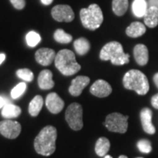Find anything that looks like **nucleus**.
<instances>
[{"mask_svg": "<svg viewBox=\"0 0 158 158\" xmlns=\"http://www.w3.org/2000/svg\"><path fill=\"white\" fill-rule=\"evenodd\" d=\"M56 129L53 126L43 127L35 138L34 146L36 152L43 156H50L56 149Z\"/></svg>", "mask_w": 158, "mask_h": 158, "instance_id": "obj_1", "label": "nucleus"}, {"mask_svg": "<svg viewBox=\"0 0 158 158\" xmlns=\"http://www.w3.org/2000/svg\"><path fill=\"white\" fill-rule=\"evenodd\" d=\"M54 61L56 68L64 76H72L81 70V65L76 62L74 53L68 49L59 51Z\"/></svg>", "mask_w": 158, "mask_h": 158, "instance_id": "obj_2", "label": "nucleus"}, {"mask_svg": "<svg viewBox=\"0 0 158 158\" xmlns=\"http://www.w3.org/2000/svg\"><path fill=\"white\" fill-rule=\"evenodd\" d=\"M101 60H110L113 64L123 65L129 62L130 55L124 52L121 43L112 41L105 45L100 53Z\"/></svg>", "mask_w": 158, "mask_h": 158, "instance_id": "obj_3", "label": "nucleus"}, {"mask_svg": "<svg viewBox=\"0 0 158 158\" xmlns=\"http://www.w3.org/2000/svg\"><path fill=\"white\" fill-rule=\"evenodd\" d=\"M123 85L124 88L135 91L140 95H144L149 90L147 76L138 70H130L126 73L123 78Z\"/></svg>", "mask_w": 158, "mask_h": 158, "instance_id": "obj_4", "label": "nucleus"}, {"mask_svg": "<svg viewBox=\"0 0 158 158\" xmlns=\"http://www.w3.org/2000/svg\"><path fill=\"white\" fill-rule=\"evenodd\" d=\"M80 16L83 26L90 30L98 29L103 21L101 8L97 4H92L87 8L81 10Z\"/></svg>", "mask_w": 158, "mask_h": 158, "instance_id": "obj_5", "label": "nucleus"}, {"mask_svg": "<svg viewBox=\"0 0 158 158\" xmlns=\"http://www.w3.org/2000/svg\"><path fill=\"white\" fill-rule=\"evenodd\" d=\"M65 118L71 129L80 130L83 125V109L80 104L74 102L70 104L65 112Z\"/></svg>", "mask_w": 158, "mask_h": 158, "instance_id": "obj_6", "label": "nucleus"}, {"mask_svg": "<svg viewBox=\"0 0 158 158\" xmlns=\"http://www.w3.org/2000/svg\"><path fill=\"white\" fill-rule=\"evenodd\" d=\"M128 116H124L119 113H112L107 116L105 126L110 132L124 133L127 130Z\"/></svg>", "mask_w": 158, "mask_h": 158, "instance_id": "obj_7", "label": "nucleus"}, {"mask_svg": "<svg viewBox=\"0 0 158 158\" xmlns=\"http://www.w3.org/2000/svg\"><path fill=\"white\" fill-rule=\"evenodd\" d=\"M51 15L59 22H71L75 15L73 9L68 5H58L51 10Z\"/></svg>", "mask_w": 158, "mask_h": 158, "instance_id": "obj_8", "label": "nucleus"}, {"mask_svg": "<svg viewBox=\"0 0 158 158\" xmlns=\"http://www.w3.org/2000/svg\"><path fill=\"white\" fill-rule=\"evenodd\" d=\"M21 131V124L16 121L7 119L0 122V133L4 137L14 139L20 135Z\"/></svg>", "mask_w": 158, "mask_h": 158, "instance_id": "obj_9", "label": "nucleus"}, {"mask_svg": "<svg viewBox=\"0 0 158 158\" xmlns=\"http://www.w3.org/2000/svg\"><path fill=\"white\" fill-rule=\"evenodd\" d=\"M45 106L51 113L56 114L62 111L64 108V102L56 93L51 92L46 97Z\"/></svg>", "mask_w": 158, "mask_h": 158, "instance_id": "obj_10", "label": "nucleus"}, {"mask_svg": "<svg viewBox=\"0 0 158 158\" xmlns=\"http://www.w3.org/2000/svg\"><path fill=\"white\" fill-rule=\"evenodd\" d=\"M56 54L51 48H40L35 53V59L37 62L43 66H48L53 61L55 60Z\"/></svg>", "mask_w": 158, "mask_h": 158, "instance_id": "obj_11", "label": "nucleus"}, {"mask_svg": "<svg viewBox=\"0 0 158 158\" xmlns=\"http://www.w3.org/2000/svg\"><path fill=\"white\" fill-rule=\"evenodd\" d=\"M112 88L107 81L104 80H98L92 85L90 92L98 98H106L111 93Z\"/></svg>", "mask_w": 158, "mask_h": 158, "instance_id": "obj_12", "label": "nucleus"}, {"mask_svg": "<svg viewBox=\"0 0 158 158\" xmlns=\"http://www.w3.org/2000/svg\"><path fill=\"white\" fill-rule=\"evenodd\" d=\"M90 79L87 76H79L71 82L70 86L69 87V92L74 97L81 95L84 89L89 84Z\"/></svg>", "mask_w": 158, "mask_h": 158, "instance_id": "obj_13", "label": "nucleus"}, {"mask_svg": "<svg viewBox=\"0 0 158 158\" xmlns=\"http://www.w3.org/2000/svg\"><path fill=\"white\" fill-rule=\"evenodd\" d=\"M142 127L146 133L150 135L155 133V127L152 124V111L148 108H143L140 114Z\"/></svg>", "mask_w": 158, "mask_h": 158, "instance_id": "obj_14", "label": "nucleus"}, {"mask_svg": "<svg viewBox=\"0 0 158 158\" xmlns=\"http://www.w3.org/2000/svg\"><path fill=\"white\" fill-rule=\"evenodd\" d=\"M134 57L136 62L141 66L147 64L149 61V51L147 47L145 45L138 44L136 45L133 50Z\"/></svg>", "mask_w": 158, "mask_h": 158, "instance_id": "obj_15", "label": "nucleus"}, {"mask_svg": "<svg viewBox=\"0 0 158 158\" xmlns=\"http://www.w3.org/2000/svg\"><path fill=\"white\" fill-rule=\"evenodd\" d=\"M53 74L49 70H44L41 71L39 74L38 81L39 87L41 89H51L54 87V81H53Z\"/></svg>", "mask_w": 158, "mask_h": 158, "instance_id": "obj_16", "label": "nucleus"}, {"mask_svg": "<svg viewBox=\"0 0 158 158\" xmlns=\"http://www.w3.org/2000/svg\"><path fill=\"white\" fill-rule=\"evenodd\" d=\"M144 23L150 28H154L158 25V8L149 7L143 16Z\"/></svg>", "mask_w": 158, "mask_h": 158, "instance_id": "obj_17", "label": "nucleus"}, {"mask_svg": "<svg viewBox=\"0 0 158 158\" xmlns=\"http://www.w3.org/2000/svg\"><path fill=\"white\" fill-rule=\"evenodd\" d=\"M147 29H146L145 26L141 22H133L130 24L129 27L126 29V34L127 36L130 37H141L146 32Z\"/></svg>", "mask_w": 158, "mask_h": 158, "instance_id": "obj_18", "label": "nucleus"}, {"mask_svg": "<svg viewBox=\"0 0 158 158\" xmlns=\"http://www.w3.org/2000/svg\"><path fill=\"white\" fill-rule=\"evenodd\" d=\"M133 13L137 18H143L148 10V5L146 0H134L132 5Z\"/></svg>", "mask_w": 158, "mask_h": 158, "instance_id": "obj_19", "label": "nucleus"}, {"mask_svg": "<svg viewBox=\"0 0 158 158\" xmlns=\"http://www.w3.org/2000/svg\"><path fill=\"white\" fill-rule=\"evenodd\" d=\"M21 113V108L12 103L5 105L2 108V115L3 117L8 118V119L18 117Z\"/></svg>", "mask_w": 158, "mask_h": 158, "instance_id": "obj_20", "label": "nucleus"}, {"mask_svg": "<svg viewBox=\"0 0 158 158\" xmlns=\"http://www.w3.org/2000/svg\"><path fill=\"white\" fill-rule=\"evenodd\" d=\"M73 46L77 54L83 56V55L87 54L89 51L90 43L87 39L84 38V37H81V38L75 40Z\"/></svg>", "mask_w": 158, "mask_h": 158, "instance_id": "obj_21", "label": "nucleus"}, {"mask_svg": "<svg viewBox=\"0 0 158 158\" xmlns=\"http://www.w3.org/2000/svg\"><path fill=\"white\" fill-rule=\"evenodd\" d=\"M43 106V99L40 95L35 96L29 106V113L31 116H37Z\"/></svg>", "mask_w": 158, "mask_h": 158, "instance_id": "obj_22", "label": "nucleus"}, {"mask_svg": "<svg viewBox=\"0 0 158 158\" xmlns=\"http://www.w3.org/2000/svg\"><path fill=\"white\" fill-rule=\"evenodd\" d=\"M110 141L108 138L105 137L100 138L96 142L95 152L100 157L106 156V154L110 149Z\"/></svg>", "mask_w": 158, "mask_h": 158, "instance_id": "obj_23", "label": "nucleus"}, {"mask_svg": "<svg viewBox=\"0 0 158 158\" xmlns=\"http://www.w3.org/2000/svg\"><path fill=\"white\" fill-rule=\"evenodd\" d=\"M128 8V0H113L112 9L118 16H122L126 13Z\"/></svg>", "mask_w": 158, "mask_h": 158, "instance_id": "obj_24", "label": "nucleus"}, {"mask_svg": "<svg viewBox=\"0 0 158 158\" xmlns=\"http://www.w3.org/2000/svg\"><path fill=\"white\" fill-rule=\"evenodd\" d=\"M54 40L59 43L62 44H67V43H70L73 40L72 35L66 33L62 29H56L54 35Z\"/></svg>", "mask_w": 158, "mask_h": 158, "instance_id": "obj_25", "label": "nucleus"}, {"mask_svg": "<svg viewBox=\"0 0 158 158\" xmlns=\"http://www.w3.org/2000/svg\"><path fill=\"white\" fill-rule=\"evenodd\" d=\"M26 40H27V45L29 47L34 48V47H35L37 45H38L40 43L41 37L38 33H37L36 31H31L26 36Z\"/></svg>", "mask_w": 158, "mask_h": 158, "instance_id": "obj_26", "label": "nucleus"}, {"mask_svg": "<svg viewBox=\"0 0 158 158\" xmlns=\"http://www.w3.org/2000/svg\"><path fill=\"white\" fill-rule=\"evenodd\" d=\"M17 76L19 78L22 79L27 82L32 81L34 79V74L29 69L24 68V69H19L16 72Z\"/></svg>", "mask_w": 158, "mask_h": 158, "instance_id": "obj_27", "label": "nucleus"}, {"mask_svg": "<svg viewBox=\"0 0 158 158\" xmlns=\"http://www.w3.org/2000/svg\"><path fill=\"white\" fill-rule=\"evenodd\" d=\"M26 89H27V84L24 82L19 83L11 90V98L14 100L19 98L21 95H23Z\"/></svg>", "mask_w": 158, "mask_h": 158, "instance_id": "obj_28", "label": "nucleus"}, {"mask_svg": "<svg viewBox=\"0 0 158 158\" xmlns=\"http://www.w3.org/2000/svg\"><path fill=\"white\" fill-rule=\"evenodd\" d=\"M137 147L140 152L145 154L149 153L152 151V149L150 141L146 139L141 140V141H138L137 143Z\"/></svg>", "mask_w": 158, "mask_h": 158, "instance_id": "obj_29", "label": "nucleus"}, {"mask_svg": "<svg viewBox=\"0 0 158 158\" xmlns=\"http://www.w3.org/2000/svg\"><path fill=\"white\" fill-rule=\"evenodd\" d=\"M13 7L17 10H22L26 5L25 0H10Z\"/></svg>", "mask_w": 158, "mask_h": 158, "instance_id": "obj_30", "label": "nucleus"}, {"mask_svg": "<svg viewBox=\"0 0 158 158\" xmlns=\"http://www.w3.org/2000/svg\"><path fill=\"white\" fill-rule=\"evenodd\" d=\"M152 106L156 109H158V93L154 95L151 99Z\"/></svg>", "mask_w": 158, "mask_h": 158, "instance_id": "obj_31", "label": "nucleus"}, {"mask_svg": "<svg viewBox=\"0 0 158 158\" xmlns=\"http://www.w3.org/2000/svg\"><path fill=\"white\" fill-rule=\"evenodd\" d=\"M8 103H10V102L7 100V98H5V97L0 96V108H3L5 105H7Z\"/></svg>", "mask_w": 158, "mask_h": 158, "instance_id": "obj_32", "label": "nucleus"}, {"mask_svg": "<svg viewBox=\"0 0 158 158\" xmlns=\"http://www.w3.org/2000/svg\"><path fill=\"white\" fill-rule=\"evenodd\" d=\"M149 7H155L158 8V0H149L148 1Z\"/></svg>", "mask_w": 158, "mask_h": 158, "instance_id": "obj_33", "label": "nucleus"}, {"mask_svg": "<svg viewBox=\"0 0 158 158\" xmlns=\"http://www.w3.org/2000/svg\"><path fill=\"white\" fill-rule=\"evenodd\" d=\"M54 0H41V2L45 5H49L53 2Z\"/></svg>", "mask_w": 158, "mask_h": 158, "instance_id": "obj_34", "label": "nucleus"}, {"mask_svg": "<svg viewBox=\"0 0 158 158\" xmlns=\"http://www.w3.org/2000/svg\"><path fill=\"white\" fill-rule=\"evenodd\" d=\"M153 80H154V82H155V85L157 86V87L158 88V73H156L155 76H154Z\"/></svg>", "mask_w": 158, "mask_h": 158, "instance_id": "obj_35", "label": "nucleus"}, {"mask_svg": "<svg viewBox=\"0 0 158 158\" xmlns=\"http://www.w3.org/2000/svg\"><path fill=\"white\" fill-rule=\"evenodd\" d=\"M5 59V54H0V64L2 63Z\"/></svg>", "mask_w": 158, "mask_h": 158, "instance_id": "obj_36", "label": "nucleus"}, {"mask_svg": "<svg viewBox=\"0 0 158 158\" xmlns=\"http://www.w3.org/2000/svg\"><path fill=\"white\" fill-rule=\"evenodd\" d=\"M118 158H128L127 156H124V155H121L118 157Z\"/></svg>", "mask_w": 158, "mask_h": 158, "instance_id": "obj_37", "label": "nucleus"}, {"mask_svg": "<svg viewBox=\"0 0 158 158\" xmlns=\"http://www.w3.org/2000/svg\"><path fill=\"white\" fill-rule=\"evenodd\" d=\"M104 158H113V157H112L110 155H106Z\"/></svg>", "mask_w": 158, "mask_h": 158, "instance_id": "obj_38", "label": "nucleus"}, {"mask_svg": "<svg viewBox=\"0 0 158 158\" xmlns=\"http://www.w3.org/2000/svg\"><path fill=\"white\" fill-rule=\"evenodd\" d=\"M138 158H143V157H138Z\"/></svg>", "mask_w": 158, "mask_h": 158, "instance_id": "obj_39", "label": "nucleus"}]
</instances>
